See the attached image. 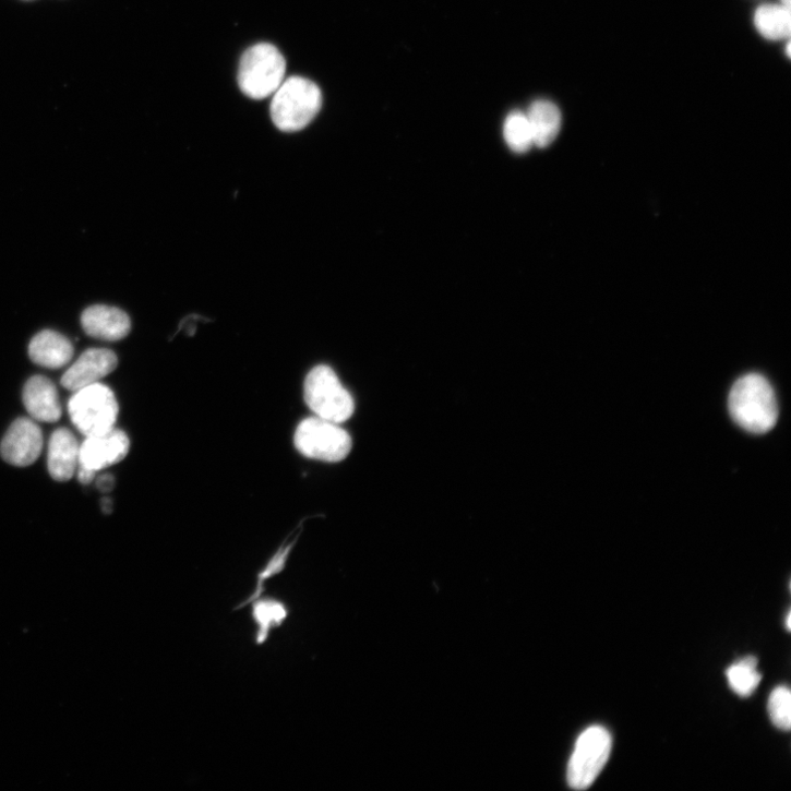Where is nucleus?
I'll use <instances>...</instances> for the list:
<instances>
[{
  "mask_svg": "<svg viewBox=\"0 0 791 791\" xmlns=\"http://www.w3.org/2000/svg\"><path fill=\"white\" fill-rule=\"evenodd\" d=\"M732 419L744 430L760 434L770 431L778 419V406L769 382L759 374L739 379L729 396Z\"/></svg>",
  "mask_w": 791,
  "mask_h": 791,
  "instance_id": "nucleus-1",
  "label": "nucleus"
},
{
  "mask_svg": "<svg viewBox=\"0 0 791 791\" xmlns=\"http://www.w3.org/2000/svg\"><path fill=\"white\" fill-rule=\"evenodd\" d=\"M323 106V94L313 82L293 76L281 83L273 94L271 117L284 132L304 129Z\"/></svg>",
  "mask_w": 791,
  "mask_h": 791,
  "instance_id": "nucleus-2",
  "label": "nucleus"
},
{
  "mask_svg": "<svg viewBox=\"0 0 791 791\" xmlns=\"http://www.w3.org/2000/svg\"><path fill=\"white\" fill-rule=\"evenodd\" d=\"M303 396L314 416L343 423L356 409L352 395L341 384L336 372L327 365L313 368L305 377Z\"/></svg>",
  "mask_w": 791,
  "mask_h": 791,
  "instance_id": "nucleus-3",
  "label": "nucleus"
},
{
  "mask_svg": "<svg viewBox=\"0 0 791 791\" xmlns=\"http://www.w3.org/2000/svg\"><path fill=\"white\" fill-rule=\"evenodd\" d=\"M286 61L269 44L248 49L241 58L238 82L241 91L253 99L272 96L285 81Z\"/></svg>",
  "mask_w": 791,
  "mask_h": 791,
  "instance_id": "nucleus-4",
  "label": "nucleus"
},
{
  "mask_svg": "<svg viewBox=\"0 0 791 791\" xmlns=\"http://www.w3.org/2000/svg\"><path fill=\"white\" fill-rule=\"evenodd\" d=\"M293 443L303 456L327 463L346 459L353 444L351 435L339 423L316 416L298 424Z\"/></svg>",
  "mask_w": 791,
  "mask_h": 791,
  "instance_id": "nucleus-5",
  "label": "nucleus"
},
{
  "mask_svg": "<svg viewBox=\"0 0 791 791\" xmlns=\"http://www.w3.org/2000/svg\"><path fill=\"white\" fill-rule=\"evenodd\" d=\"M70 418L85 436L103 434L112 428L119 414L113 392L96 383L77 392L69 402Z\"/></svg>",
  "mask_w": 791,
  "mask_h": 791,
  "instance_id": "nucleus-6",
  "label": "nucleus"
},
{
  "mask_svg": "<svg viewBox=\"0 0 791 791\" xmlns=\"http://www.w3.org/2000/svg\"><path fill=\"white\" fill-rule=\"evenodd\" d=\"M612 740L609 731L600 726L585 730L578 738L567 766V782L576 790L589 788L611 753Z\"/></svg>",
  "mask_w": 791,
  "mask_h": 791,
  "instance_id": "nucleus-7",
  "label": "nucleus"
},
{
  "mask_svg": "<svg viewBox=\"0 0 791 791\" xmlns=\"http://www.w3.org/2000/svg\"><path fill=\"white\" fill-rule=\"evenodd\" d=\"M43 448L44 434L40 427L33 419L20 418L11 426L0 444V454L11 465L27 467L39 458Z\"/></svg>",
  "mask_w": 791,
  "mask_h": 791,
  "instance_id": "nucleus-8",
  "label": "nucleus"
},
{
  "mask_svg": "<svg viewBox=\"0 0 791 791\" xmlns=\"http://www.w3.org/2000/svg\"><path fill=\"white\" fill-rule=\"evenodd\" d=\"M130 450L128 435L116 428L98 434L86 436L80 446V465L95 470L105 469L120 463Z\"/></svg>",
  "mask_w": 791,
  "mask_h": 791,
  "instance_id": "nucleus-9",
  "label": "nucleus"
},
{
  "mask_svg": "<svg viewBox=\"0 0 791 791\" xmlns=\"http://www.w3.org/2000/svg\"><path fill=\"white\" fill-rule=\"evenodd\" d=\"M118 365L115 352L108 349L86 350L62 376L61 384L70 392H77L99 382Z\"/></svg>",
  "mask_w": 791,
  "mask_h": 791,
  "instance_id": "nucleus-10",
  "label": "nucleus"
},
{
  "mask_svg": "<svg viewBox=\"0 0 791 791\" xmlns=\"http://www.w3.org/2000/svg\"><path fill=\"white\" fill-rule=\"evenodd\" d=\"M81 323L87 336L103 341H120L131 331L129 315L119 308L106 304H95L85 309Z\"/></svg>",
  "mask_w": 791,
  "mask_h": 791,
  "instance_id": "nucleus-11",
  "label": "nucleus"
},
{
  "mask_svg": "<svg viewBox=\"0 0 791 791\" xmlns=\"http://www.w3.org/2000/svg\"><path fill=\"white\" fill-rule=\"evenodd\" d=\"M80 443L72 431L57 429L49 442L48 469L57 482L70 481L80 465Z\"/></svg>",
  "mask_w": 791,
  "mask_h": 791,
  "instance_id": "nucleus-12",
  "label": "nucleus"
},
{
  "mask_svg": "<svg viewBox=\"0 0 791 791\" xmlns=\"http://www.w3.org/2000/svg\"><path fill=\"white\" fill-rule=\"evenodd\" d=\"M24 405L35 421L53 423L61 419L62 407L56 385L41 375L32 377L23 393Z\"/></svg>",
  "mask_w": 791,
  "mask_h": 791,
  "instance_id": "nucleus-13",
  "label": "nucleus"
},
{
  "mask_svg": "<svg viewBox=\"0 0 791 791\" xmlns=\"http://www.w3.org/2000/svg\"><path fill=\"white\" fill-rule=\"evenodd\" d=\"M74 356L72 343L53 331H44L36 335L29 345V357L34 363L58 370L69 364Z\"/></svg>",
  "mask_w": 791,
  "mask_h": 791,
  "instance_id": "nucleus-14",
  "label": "nucleus"
},
{
  "mask_svg": "<svg viewBox=\"0 0 791 791\" xmlns=\"http://www.w3.org/2000/svg\"><path fill=\"white\" fill-rule=\"evenodd\" d=\"M251 603V616L256 626L254 643L256 646H263L272 631L279 628L288 619L289 608L283 600L263 595Z\"/></svg>",
  "mask_w": 791,
  "mask_h": 791,
  "instance_id": "nucleus-15",
  "label": "nucleus"
},
{
  "mask_svg": "<svg viewBox=\"0 0 791 791\" xmlns=\"http://www.w3.org/2000/svg\"><path fill=\"white\" fill-rule=\"evenodd\" d=\"M530 123L534 145L549 146L559 135L562 125L560 109L549 100L535 101L526 113Z\"/></svg>",
  "mask_w": 791,
  "mask_h": 791,
  "instance_id": "nucleus-16",
  "label": "nucleus"
},
{
  "mask_svg": "<svg viewBox=\"0 0 791 791\" xmlns=\"http://www.w3.org/2000/svg\"><path fill=\"white\" fill-rule=\"evenodd\" d=\"M755 25L759 34L769 40L789 38L791 32L790 9L782 5H764L755 14Z\"/></svg>",
  "mask_w": 791,
  "mask_h": 791,
  "instance_id": "nucleus-17",
  "label": "nucleus"
},
{
  "mask_svg": "<svg viewBox=\"0 0 791 791\" xmlns=\"http://www.w3.org/2000/svg\"><path fill=\"white\" fill-rule=\"evenodd\" d=\"M757 659L746 657L727 671V678L732 691L742 697L751 696L762 681L757 672Z\"/></svg>",
  "mask_w": 791,
  "mask_h": 791,
  "instance_id": "nucleus-18",
  "label": "nucleus"
},
{
  "mask_svg": "<svg viewBox=\"0 0 791 791\" xmlns=\"http://www.w3.org/2000/svg\"><path fill=\"white\" fill-rule=\"evenodd\" d=\"M504 136L513 151H529L534 145V137L527 115L522 111L510 113L504 124Z\"/></svg>",
  "mask_w": 791,
  "mask_h": 791,
  "instance_id": "nucleus-19",
  "label": "nucleus"
},
{
  "mask_svg": "<svg viewBox=\"0 0 791 791\" xmlns=\"http://www.w3.org/2000/svg\"><path fill=\"white\" fill-rule=\"evenodd\" d=\"M768 715L772 724L782 731L791 726V694L784 686H779L769 696Z\"/></svg>",
  "mask_w": 791,
  "mask_h": 791,
  "instance_id": "nucleus-20",
  "label": "nucleus"
},
{
  "mask_svg": "<svg viewBox=\"0 0 791 791\" xmlns=\"http://www.w3.org/2000/svg\"><path fill=\"white\" fill-rule=\"evenodd\" d=\"M96 478V471L79 466L77 479L83 486H89Z\"/></svg>",
  "mask_w": 791,
  "mask_h": 791,
  "instance_id": "nucleus-21",
  "label": "nucleus"
},
{
  "mask_svg": "<svg viewBox=\"0 0 791 791\" xmlns=\"http://www.w3.org/2000/svg\"><path fill=\"white\" fill-rule=\"evenodd\" d=\"M115 487V479L111 477V475H104V477H100L97 480V488L99 491L104 493H108L112 491Z\"/></svg>",
  "mask_w": 791,
  "mask_h": 791,
  "instance_id": "nucleus-22",
  "label": "nucleus"
},
{
  "mask_svg": "<svg viewBox=\"0 0 791 791\" xmlns=\"http://www.w3.org/2000/svg\"><path fill=\"white\" fill-rule=\"evenodd\" d=\"M103 511L105 514H109L111 512V501L110 500H103Z\"/></svg>",
  "mask_w": 791,
  "mask_h": 791,
  "instance_id": "nucleus-23",
  "label": "nucleus"
},
{
  "mask_svg": "<svg viewBox=\"0 0 791 791\" xmlns=\"http://www.w3.org/2000/svg\"><path fill=\"white\" fill-rule=\"evenodd\" d=\"M790 619H791V614H790V612H789V613H788V615H787V622H786V626H787V628H788V630H790V628H791V622H790Z\"/></svg>",
  "mask_w": 791,
  "mask_h": 791,
  "instance_id": "nucleus-24",
  "label": "nucleus"
},
{
  "mask_svg": "<svg viewBox=\"0 0 791 791\" xmlns=\"http://www.w3.org/2000/svg\"><path fill=\"white\" fill-rule=\"evenodd\" d=\"M781 5L787 9H790V0H781Z\"/></svg>",
  "mask_w": 791,
  "mask_h": 791,
  "instance_id": "nucleus-25",
  "label": "nucleus"
},
{
  "mask_svg": "<svg viewBox=\"0 0 791 791\" xmlns=\"http://www.w3.org/2000/svg\"><path fill=\"white\" fill-rule=\"evenodd\" d=\"M790 48H791V45H790V44H787V49H786V53H787V56H788L789 58H790V53H791V50H790Z\"/></svg>",
  "mask_w": 791,
  "mask_h": 791,
  "instance_id": "nucleus-26",
  "label": "nucleus"
}]
</instances>
